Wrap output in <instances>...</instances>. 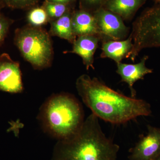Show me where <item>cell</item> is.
Here are the masks:
<instances>
[{"mask_svg":"<svg viewBox=\"0 0 160 160\" xmlns=\"http://www.w3.org/2000/svg\"><path fill=\"white\" fill-rule=\"evenodd\" d=\"M29 24L34 27H40L49 21L48 15L44 8H34L29 12L27 17Z\"/></svg>","mask_w":160,"mask_h":160,"instance_id":"16","label":"cell"},{"mask_svg":"<svg viewBox=\"0 0 160 160\" xmlns=\"http://www.w3.org/2000/svg\"><path fill=\"white\" fill-rule=\"evenodd\" d=\"M47 2H50L61 3V4H67L74 2L75 0H46Z\"/></svg>","mask_w":160,"mask_h":160,"instance_id":"20","label":"cell"},{"mask_svg":"<svg viewBox=\"0 0 160 160\" xmlns=\"http://www.w3.org/2000/svg\"><path fill=\"white\" fill-rule=\"evenodd\" d=\"M101 58L113 60L117 64L125 58H128L133 47L130 36L126 39L120 41H107L102 42Z\"/></svg>","mask_w":160,"mask_h":160,"instance_id":"12","label":"cell"},{"mask_svg":"<svg viewBox=\"0 0 160 160\" xmlns=\"http://www.w3.org/2000/svg\"><path fill=\"white\" fill-rule=\"evenodd\" d=\"M15 42L23 58L36 69L49 67L53 49L48 32L40 27L30 26L16 31Z\"/></svg>","mask_w":160,"mask_h":160,"instance_id":"4","label":"cell"},{"mask_svg":"<svg viewBox=\"0 0 160 160\" xmlns=\"http://www.w3.org/2000/svg\"><path fill=\"white\" fill-rule=\"evenodd\" d=\"M154 160H160V154L158 156V157L157 158Z\"/></svg>","mask_w":160,"mask_h":160,"instance_id":"21","label":"cell"},{"mask_svg":"<svg viewBox=\"0 0 160 160\" xmlns=\"http://www.w3.org/2000/svg\"><path fill=\"white\" fill-rule=\"evenodd\" d=\"M106 0H82L86 8L92 10V13L103 7Z\"/></svg>","mask_w":160,"mask_h":160,"instance_id":"19","label":"cell"},{"mask_svg":"<svg viewBox=\"0 0 160 160\" xmlns=\"http://www.w3.org/2000/svg\"><path fill=\"white\" fill-rule=\"evenodd\" d=\"M43 8L48 15L49 21H51L57 19L69 11L66 4L50 2L47 1Z\"/></svg>","mask_w":160,"mask_h":160,"instance_id":"15","label":"cell"},{"mask_svg":"<svg viewBox=\"0 0 160 160\" xmlns=\"http://www.w3.org/2000/svg\"><path fill=\"white\" fill-rule=\"evenodd\" d=\"M130 36L133 47L128 58L133 62L142 49L160 47V4L146 9L135 21Z\"/></svg>","mask_w":160,"mask_h":160,"instance_id":"5","label":"cell"},{"mask_svg":"<svg viewBox=\"0 0 160 160\" xmlns=\"http://www.w3.org/2000/svg\"><path fill=\"white\" fill-rule=\"evenodd\" d=\"M149 58L145 56L139 62L135 64H126L120 62L117 64V73L121 78V82L127 83L131 92V97L136 98V91L133 85L138 80L142 79L146 75L153 72V70L147 68L146 66V61Z\"/></svg>","mask_w":160,"mask_h":160,"instance_id":"9","label":"cell"},{"mask_svg":"<svg viewBox=\"0 0 160 160\" xmlns=\"http://www.w3.org/2000/svg\"><path fill=\"white\" fill-rule=\"evenodd\" d=\"M72 13L69 11L57 19L51 21L49 34L67 40L73 44L77 37L72 30Z\"/></svg>","mask_w":160,"mask_h":160,"instance_id":"14","label":"cell"},{"mask_svg":"<svg viewBox=\"0 0 160 160\" xmlns=\"http://www.w3.org/2000/svg\"><path fill=\"white\" fill-rule=\"evenodd\" d=\"M38 118L44 131L58 141L72 137L85 121L81 103L68 93L49 97L41 106Z\"/></svg>","mask_w":160,"mask_h":160,"instance_id":"3","label":"cell"},{"mask_svg":"<svg viewBox=\"0 0 160 160\" xmlns=\"http://www.w3.org/2000/svg\"><path fill=\"white\" fill-rule=\"evenodd\" d=\"M23 90L19 64L12 59L9 55L3 53L0 56V90L18 93Z\"/></svg>","mask_w":160,"mask_h":160,"instance_id":"7","label":"cell"},{"mask_svg":"<svg viewBox=\"0 0 160 160\" xmlns=\"http://www.w3.org/2000/svg\"><path fill=\"white\" fill-rule=\"evenodd\" d=\"M11 24L10 20L0 14V46L6 37Z\"/></svg>","mask_w":160,"mask_h":160,"instance_id":"18","label":"cell"},{"mask_svg":"<svg viewBox=\"0 0 160 160\" xmlns=\"http://www.w3.org/2000/svg\"><path fill=\"white\" fill-rule=\"evenodd\" d=\"M72 26L76 37L94 35L99 37L95 18L93 13L90 12L82 9L72 13Z\"/></svg>","mask_w":160,"mask_h":160,"instance_id":"11","label":"cell"},{"mask_svg":"<svg viewBox=\"0 0 160 160\" xmlns=\"http://www.w3.org/2000/svg\"><path fill=\"white\" fill-rule=\"evenodd\" d=\"M4 5L12 8L22 9L34 5L38 0H0Z\"/></svg>","mask_w":160,"mask_h":160,"instance_id":"17","label":"cell"},{"mask_svg":"<svg viewBox=\"0 0 160 160\" xmlns=\"http://www.w3.org/2000/svg\"><path fill=\"white\" fill-rule=\"evenodd\" d=\"M154 1H156V2H158L160 3V0H154Z\"/></svg>","mask_w":160,"mask_h":160,"instance_id":"23","label":"cell"},{"mask_svg":"<svg viewBox=\"0 0 160 160\" xmlns=\"http://www.w3.org/2000/svg\"><path fill=\"white\" fill-rule=\"evenodd\" d=\"M102 42L107 41L125 40L128 36L129 28L118 15L102 8L93 13Z\"/></svg>","mask_w":160,"mask_h":160,"instance_id":"6","label":"cell"},{"mask_svg":"<svg viewBox=\"0 0 160 160\" xmlns=\"http://www.w3.org/2000/svg\"><path fill=\"white\" fill-rule=\"evenodd\" d=\"M148 132L129 150V160H154L160 153V128L148 125Z\"/></svg>","mask_w":160,"mask_h":160,"instance_id":"8","label":"cell"},{"mask_svg":"<svg viewBox=\"0 0 160 160\" xmlns=\"http://www.w3.org/2000/svg\"><path fill=\"white\" fill-rule=\"evenodd\" d=\"M147 0H106L102 8L118 15L123 20L132 18Z\"/></svg>","mask_w":160,"mask_h":160,"instance_id":"13","label":"cell"},{"mask_svg":"<svg viewBox=\"0 0 160 160\" xmlns=\"http://www.w3.org/2000/svg\"><path fill=\"white\" fill-rule=\"evenodd\" d=\"M101 41L98 37L94 35H84L78 37L73 44L72 50L68 53H75L79 56L87 70L94 69V55Z\"/></svg>","mask_w":160,"mask_h":160,"instance_id":"10","label":"cell"},{"mask_svg":"<svg viewBox=\"0 0 160 160\" xmlns=\"http://www.w3.org/2000/svg\"><path fill=\"white\" fill-rule=\"evenodd\" d=\"M120 147L106 136L91 113L72 137L58 141L51 160H117Z\"/></svg>","mask_w":160,"mask_h":160,"instance_id":"2","label":"cell"},{"mask_svg":"<svg viewBox=\"0 0 160 160\" xmlns=\"http://www.w3.org/2000/svg\"><path fill=\"white\" fill-rule=\"evenodd\" d=\"M76 86L92 113L105 122L121 125L139 117L151 115V106L145 100L115 91L97 78L82 75L77 80Z\"/></svg>","mask_w":160,"mask_h":160,"instance_id":"1","label":"cell"},{"mask_svg":"<svg viewBox=\"0 0 160 160\" xmlns=\"http://www.w3.org/2000/svg\"><path fill=\"white\" fill-rule=\"evenodd\" d=\"M3 4H2V3L0 2V9H1V8H2V6Z\"/></svg>","mask_w":160,"mask_h":160,"instance_id":"22","label":"cell"}]
</instances>
